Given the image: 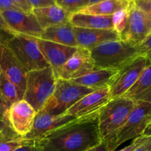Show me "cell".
<instances>
[{"label":"cell","instance_id":"1","mask_svg":"<svg viewBox=\"0 0 151 151\" xmlns=\"http://www.w3.org/2000/svg\"><path fill=\"white\" fill-rule=\"evenodd\" d=\"M99 111L47 133L33 142L34 147L37 151H86L97 145L103 141Z\"/></svg>","mask_w":151,"mask_h":151},{"label":"cell","instance_id":"2","mask_svg":"<svg viewBox=\"0 0 151 151\" xmlns=\"http://www.w3.org/2000/svg\"><path fill=\"white\" fill-rule=\"evenodd\" d=\"M137 102L128 97L111 99L98 113V128L102 140L109 142L112 151H114L113 142L115 135L128 119Z\"/></svg>","mask_w":151,"mask_h":151},{"label":"cell","instance_id":"3","mask_svg":"<svg viewBox=\"0 0 151 151\" xmlns=\"http://www.w3.org/2000/svg\"><path fill=\"white\" fill-rule=\"evenodd\" d=\"M89 51L96 69L116 70L141 55L139 46L122 40L105 43Z\"/></svg>","mask_w":151,"mask_h":151},{"label":"cell","instance_id":"4","mask_svg":"<svg viewBox=\"0 0 151 151\" xmlns=\"http://www.w3.org/2000/svg\"><path fill=\"white\" fill-rule=\"evenodd\" d=\"M56 79L51 68L28 72L23 100L36 112L44 108L54 92Z\"/></svg>","mask_w":151,"mask_h":151},{"label":"cell","instance_id":"5","mask_svg":"<svg viewBox=\"0 0 151 151\" xmlns=\"http://www.w3.org/2000/svg\"><path fill=\"white\" fill-rule=\"evenodd\" d=\"M94 91L72 81L59 78L56 81L54 92L42 110L53 116L62 115L83 97Z\"/></svg>","mask_w":151,"mask_h":151},{"label":"cell","instance_id":"6","mask_svg":"<svg viewBox=\"0 0 151 151\" xmlns=\"http://www.w3.org/2000/svg\"><path fill=\"white\" fill-rule=\"evenodd\" d=\"M4 42L28 72L50 66L41 53L38 38L24 35H10L6 37Z\"/></svg>","mask_w":151,"mask_h":151},{"label":"cell","instance_id":"7","mask_svg":"<svg viewBox=\"0 0 151 151\" xmlns=\"http://www.w3.org/2000/svg\"><path fill=\"white\" fill-rule=\"evenodd\" d=\"M150 121V103L137 102L127 120L115 135L113 142L114 150L122 143L142 137Z\"/></svg>","mask_w":151,"mask_h":151},{"label":"cell","instance_id":"8","mask_svg":"<svg viewBox=\"0 0 151 151\" xmlns=\"http://www.w3.org/2000/svg\"><path fill=\"white\" fill-rule=\"evenodd\" d=\"M149 63L145 56L139 55L119 69L109 87L111 99L123 96L137 82Z\"/></svg>","mask_w":151,"mask_h":151},{"label":"cell","instance_id":"9","mask_svg":"<svg viewBox=\"0 0 151 151\" xmlns=\"http://www.w3.org/2000/svg\"><path fill=\"white\" fill-rule=\"evenodd\" d=\"M151 35V19L147 13L136 6L132 0L125 30L120 35L122 41L139 46Z\"/></svg>","mask_w":151,"mask_h":151},{"label":"cell","instance_id":"10","mask_svg":"<svg viewBox=\"0 0 151 151\" xmlns=\"http://www.w3.org/2000/svg\"><path fill=\"white\" fill-rule=\"evenodd\" d=\"M7 35H10L0 32V70L24 94L28 71L4 42Z\"/></svg>","mask_w":151,"mask_h":151},{"label":"cell","instance_id":"11","mask_svg":"<svg viewBox=\"0 0 151 151\" xmlns=\"http://www.w3.org/2000/svg\"><path fill=\"white\" fill-rule=\"evenodd\" d=\"M1 15L15 35H24L39 38L44 29L32 12L27 13L17 9L1 10Z\"/></svg>","mask_w":151,"mask_h":151},{"label":"cell","instance_id":"12","mask_svg":"<svg viewBox=\"0 0 151 151\" xmlns=\"http://www.w3.org/2000/svg\"><path fill=\"white\" fill-rule=\"evenodd\" d=\"M37 112L24 100H21L8 108L7 120L13 132L24 137L32 129Z\"/></svg>","mask_w":151,"mask_h":151},{"label":"cell","instance_id":"13","mask_svg":"<svg viewBox=\"0 0 151 151\" xmlns=\"http://www.w3.org/2000/svg\"><path fill=\"white\" fill-rule=\"evenodd\" d=\"M96 69L89 50L78 48L60 69L58 79L72 81Z\"/></svg>","mask_w":151,"mask_h":151},{"label":"cell","instance_id":"14","mask_svg":"<svg viewBox=\"0 0 151 151\" xmlns=\"http://www.w3.org/2000/svg\"><path fill=\"white\" fill-rule=\"evenodd\" d=\"M38 44L43 56L53 71L56 79L63 65L77 51V47L62 45L38 38Z\"/></svg>","mask_w":151,"mask_h":151},{"label":"cell","instance_id":"15","mask_svg":"<svg viewBox=\"0 0 151 151\" xmlns=\"http://www.w3.org/2000/svg\"><path fill=\"white\" fill-rule=\"evenodd\" d=\"M78 118L72 115H58L53 116L44 110H40L36 113L34 119L32 129L24 139L31 141H35L47 133L66 125Z\"/></svg>","mask_w":151,"mask_h":151},{"label":"cell","instance_id":"16","mask_svg":"<svg viewBox=\"0 0 151 151\" xmlns=\"http://www.w3.org/2000/svg\"><path fill=\"white\" fill-rule=\"evenodd\" d=\"M110 100L109 88L97 89L83 97L63 115H72L77 118L88 116L98 111Z\"/></svg>","mask_w":151,"mask_h":151},{"label":"cell","instance_id":"17","mask_svg":"<svg viewBox=\"0 0 151 151\" xmlns=\"http://www.w3.org/2000/svg\"><path fill=\"white\" fill-rule=\"evenodd\" d=\"M74 32L78 48L88 50L109 41L121 40L119 35L114 29H86L74 27Z\"/></svg>","mask_w":151,"mask_h":151},{"label":"cell","instance_id":"18","mask_svg":"<svg viewBox=\"0 0 151 151\" xmlns=\"http://www.w3.org/2000/svg\"><path fill=\"white\" fill-rule=\"evenodd\" d=\"M32 13L44 30L50 27L68 23L71 15L56 4L41 8L32 9Z\"/></svg>","mask_w":151,"mask_h":151},{"label":"cell","instance_id":"19","mask_svg":"<svg viewBox=\"0 0 151 151\" xmlns=\"http://www.w3.org/2000/svg\"><path fill=\"white\" fill-rule=\"evenodd\" d=\"M69 23L75 27L114 29L113 15L97 16L82 13H72L69 16Z\"/></svg>","mask_w":151,"mask_h":151},{"label":"cell","instance_id":"20","mask_svg":"<svg viewBox=\"0 0 151 151\" xmlns=\"http://www.w3.org/2000/svg\"><path fill=\"white\" fill-rule=\"evenodd\" d=\"M39 39L78 48L74 27L69 22L47 28L43 31Z\"/></svg>","mask_w":151,"mask_h":151},{"label":"cell","instance_id":"21","mask_svg":"<svg viewBox=\"0 0 151 151\" xmlns=\"http://www.w3.org/2000/svg\"><path fill=\"white\" fill-rule=\"evenodd\" d=\"M118 70L110 69H96L81 78L72 80V81L94 90L109 88Z\"/></svg>","mask_w":151,"mask_h":151},{"label":"cell","instance_id":"22","mask_svg":"<svg viewBox=\"0 0 151 151\" xmlns=\"http://www.w3.org/2000/svg\"><path fill=\"white\" fill-rule=\"evenodd\" d=\"M123 97L135 102H145L151 104V64L149 63L137 82L125 93Z\"/></svg>","mask_w":151,"mask_h":151},{"label":"cell","instance_id":"23","mask_svg":"<svg viewBox=\"0 0 151 151\" xmlns=\"http://www.w3.org/2000/svg\"><path fill=\"white\" fill-rule=\"evenodd\" d=\"M131 1L132 0H105L87 6L78 13L97 16H112L119 10L128 8Z\"/></svg>","mask_w":151,"mask_h":151},{"label":"cell","instance_id":"24","mask_svg":"<svg viewBox=\"0 0 151 151\" xmlns=\"http://www.w3.org/2000/svg\"><path fill=\"white\" fill-rule=\"evenodd\" d=\"M33 143L17 135L10 128L8 124L4 125L0 131V151H14L19 147Z\"/></svg>","mask_w":151,"mask_h":151},{"label":"cell","instance_id":"25","mask_svg":"<svg viewBox=\"0 0 151 151\" xmlns=\"http://www.w3.org/2000/svg\"><path fill=\"white\" fill-rule=\"evenodd\" d=\"M0 97L8 108L13 103L23 100L24 93L0 72Z\"/></svg>","mask_w":151,"mask_h":151},{"label":"cell","instance_id":"26","mask_svg":"<svg viewBox=\"0 0 151 151\" xmlns=\"http://www.w3.org/2000/svg\"><path fill=\"white\" fill-rule=\"evenodd\" d=\"M55 4L72 14L87 7L89 0H55Z\"/></svg>","mask_w":151,"mask_h":151},{"label":"cell","instance_id":"27","mask_svg":"<svg viewBox=\"0 0 151 151\" xmlns=\"http://www.w3.org/2000/svg\"><path fill=\"white\" fill-rule=\"evenodd\" d=\"M129 7L128 8L119 10L113 15L114 29L119 34V36L124 32L127 26Z\"/></svg>","mask_w":151,"mask_h":151},{"label":"cell","instance_id":"28","mask_svg":"<svg viewBox=\"0 0 151 151\" xmlns=\"http://www.w3.org/2000/svg\"><path fill=\"white\" fill-rule=\"evenodd\" d=\"M140 54L145 56L151 64V35H149L140 45H139Z\"/></svg>","mask_w":151,"mask_h":151},{"label":"cell","instance_id":"29","mask_svg":"<svg viewBox=\"0 0 151 151\" xmlns=\"http://www.w3.org/2000/svg\"><path fill=\"white\" fill-rule=\"evenodd\" d=\"M148 137H144V136H142V137H138V138L134 139V141H133L129 145L124 147V148H122V150L119 151H135L139 147H140L142 145L144 144V143L147 141Z\"/></svg>","mask_w":151,"mask_h":151},{"label":"cell","instance_id":"30","mask_svg":"<svg viewBox=\"0 0 151 151\" xmlns=\"http://www.w3.org/2000/svg\"><path fill=\"white\" fill-rule=\"evenodd\" d=\"M32 9L41 8L55 4V0H27Z\"/></svg>","mask_w":151,"mask_h":151},{"label":"cell","instance_id":"31","mask_svg":"<svg viewBox=\"0 0 151 151\" xmlns=\"http://www.w3.org/2000/svg\"><path fill=\"white\" fill-rule=\"evenodd\" d=\"M11 1L19 10L27 12V13L32 12V8L29 5V4L27 2V0H11Z\"/></svg>","mask_w":151,"mask_h":151},{"label":"cell","instance_id":"32","mask_svg":"<svg viewBox=\"0 0 151 151\" xmlns=\"http://www.w3.org/2000/svg\"><path fill=\"white\" fill-rule=\"evenodd\" d=\"M134 4L138 8L145 13L151 12V1L149 0H134Z\"/></svg>","mask_w":151,"mask_h":151},{"label":"cell","instance_id":"33","mask_svg":"<svg viewBox=\"0 0 151 151\" xmlns=\"http://www.w3.org/2000/svg\"><path fill=\"white\" fill-rule=\"evenodd\" d=\"M8 110V106L6 105L0 97V122L1 123H6L7 122V112Z\"/></svg>","mask_w":151,"mask_h":151},{"label":"cell","instance_id":"34","mask_svg":"<svg viewBox=\"0 0 151 151\" xmlns=\"http://www.w3.org/2000/svg\"><path fill=\"white\" fill-rule=\"evenodd\" d=\"M86 151H112L111 146L109 145V142L107 141H102L100 144L94 146V147H91V148L88 149V150Z\"/></svg>","mask_w":151,"mask_h":151},{"label":"cell","instance_id":"35","mask_svg":"<svg viewBox=\"0 0 151 151\" xmlns=\"http://www.w3.org/2000/svg\"><path fill=\"white\" fill-rule=\"evenodd\" d=\"M0 32H4V33H7L9 35H15L13 32H12L11 29L9 28V27L7 26V23L4 21V18H3L2 15H1V11L0 10Z\"/></svg>","mask_w":151,"mask_h":151},{"label":"cell","instance_id":"36","mask_svg":"<svg viewBox=\"0 0 151 151\" xmlns=\"http://www.w3.org/2000/svg\"><path fill=\"white\" fill-rule=\"evenodd\" d=\"M10 9H17L19 10L17 7L13 4L11 0H0V10H5Z\"/></svg>","mask_w":151,"mask_h":151},{"label":"cell","instance_id":"37","mask_svg":"<svg viewBox=\"0 0 151 151\" xmlns=\"http://www.w3.org/2000/svg\"><path fill=\"white\" fill-rule=\"evenodd\" d=\"M135 151H151V137H149L147 141Z\"/></svg>","mask_w":151,"mask_h":151},{"label":"cell","instance_id":"38","mask_svg":"<svg viewBox=\"0 0 151 151\" xmlns=\"http://www.w3.org/2000/svg\"><path fill=\"white\" fill-rule=\"evenodd\" d=\"M14 151H37L35 147H34L33 143H30V144L25 145L19 147Z\"/></svg>","mask_w":151,"mask_h":151},{"label":"cell","instance_id":"39","mask_svg":"<svg viewBox=\"0 0 151 151\" xmlns=\"http://www.w3.org/2000/svg\"><path fill=\"white\" fill-rule=\"evenodd\" d=\"M142 136H144V137H151V121L149 125H147V128H146V129L145 130Z\"/></svg>","mask_w":151,"mask_h":151},{"label":"cell","instance_id":"40","mask_svg":"<svg viewBox=\"0 0 151 151\" xmlns=\"http://www.w3.org/2000/svg\"><path fill=\"white\" fill-rule=\"evenodd\" d=\"M103 1H105V0H89V4H88V5H92V4H97V3Z\"/></svg>","mask_w":151,"mask_h":151},{"label":"cell","instance_id":"41","mask_svg":"<svg viewBox=\"0 0 151 151\" xmlns=\"http://www.w3.org/2000/svg\"><path fill=\"white\" fill-rule=\"evenodd\" d=\"M7 124H8V122H6V123H1V122H0V131L2 129L3 127H4L5 125H7Z\"/></svg>","mask_w":151,"mask_h":151},{"label":"cell","instance_id":"42","mask_svg":"<svg viewBox=\"0 0 151 151\" xmlns=\"http://www.w3.org/2000/svg\"><path fill=\"white\" fill-rule=\"evenodd\" d=\"M147 14V16H149V18L151 19V12H147V13H146Z\"/></svg>","mask_w":151,"mask_h":151},{"label":"cell","instance_id":"43","mask_svg":"<svg viewBox=\"0 0 151 151\" xmlns=\"http://www.w3.org/2000/svg\"><path fill=\"white\" fill-rule=\"evenodd\" d=\"M149 1H151V0H149Z\"/></svg>","mask_w":151,"mask_h":151},{"label":"cell","instance_id":"44","mask_svg":"<svg viewBox=\"0 0 151 151\" xmlns=\"http://www.w3.org/2000/svg\"><path fill=\"white\" fill-rule=\"evenodd\" d=\"M0 72H1V70H0Z\"/></svg>","mask_w":151,"mask_h":151}]
</instances>
